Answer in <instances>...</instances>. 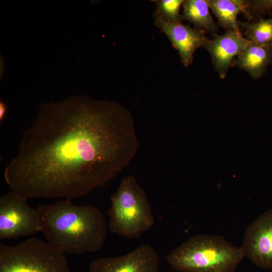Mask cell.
I'll use <instances>...</instances> for the list:
<instances>
[{
	"label": "cell",
	"mask_w": 272,
	"mask_h": 272,
	"mask_svg": "<svg viewBox=\"0 0 272 272\" xmlns=\"http://www.w3.org/2000/svg\"><path fill=\"white\" fill-rule=\"evenodd\" d=\"M138 147L127 108L73 96L41 105L4 177L12 191L27 199H72L106 184L128 165Z\"/></svg>",
	"instance_id": "cell-1"
},
{
	"label": "cell",
	"mask_w": 272,
	"mask_h": 272,
	"mask_svg": "<svg viewBox=\"0 0 272 272\" xmlns=\"http://www.w3.org/2000/svg\"><path fill=\"white\" fill-rule=\"evenodd\" d=\"M36 210L47 242L64 254L95 252L105 242L104 216L93 205L78 206L67 198L39 205Z\"/></svg>",
	"instance_id": "cell-2"
},
{
	"label": "cell",
	"mask_w": 272,
	"mask_h": 272,
	"mask_svg": "<svg viewBox=\"0 0 272 272\" xmlns=\"http://www.w3.org/2000/svg\"><path fill=\"white\" fill-rule=\"evenodd\" d=\"M244 257L241 247L223 236L200 234L173 250L167 260L180 272H234Z\"/></svg>",
	"instance_id": "cell-3"
},
{
	"label": "cell",
	"mask_w": 272,
	"mask_h": 272,
	"mask_svg": "<svg viewBox=\"0 0 272 272\" xmlns=\"http://www.w3.org/2000/svg\"><path fill=\"white\" fill-rule=\"evenodd\" d=\"M108 214L110 231L126 238H139L154 224L146 193L132 175L123 178L112 194Z\"/></svg>",
	"instance_id": "cell-4"
},
{
	"label": "cell",
	"mask_w": 272,
	"mask_h": 272,
	"mask_svg": "<svg viewBox=\"0 0 272 272\" xmlns=\"http://www.w3.org/2000/svg\"><path fill=\"white\" fill-rule=\"evenodd\" d=\"M0 272L71 271L65 254L31 238L13 246L0 243Z\"/></svg>",
	"instance_id": "cell-5"
},
{
	"label": "cell",
	"mask_w": 272,
	"mask_h": 272,
	"mask_svg": "<svg viewBox=\"0 0 272 272\" xmlns=\"http://www.w3.org/2000/svg\"><path fill=\"white\" fill-rule=\"evenodd\" d=\"M23 198L11 191L0 197V239H10L41 232L39 214Z\"/></svg>",
	"instance_id": "cell-6"
},
{
	"label": "cell",
	"mask_w": 272,
	"mask_h": 272,
	"mask_svg": "<svg viewBox=\"0 0 272 272\" xmlns=\"http://www.w3.org/2000/svg\"><path fill=\"white\" fill-rule=\"evenodd\" d=\"M241 248L245 257L254 265L272 269V209L264 212L249 224Z\"/></svg>",
	"instance_id": "cell-7"
},
{
	"label": "cell",
	"mask_w": 272,
	"mask_h": 272,
	"mask_svg": "<svg viewBox=\"0 0 272 272\" xmlns=\"http://www.w3.org/2000/svg\"><path fill=\"white\" fill-rule=\"evenodd\" d=\"M90 272H160L159 258L155 249L142 244L120 256L98 257L89 265Z\"/></svg>",
	"instance_id": "cell-8"
},
{
	"label": "cell",
	"mask_w": 272,
	"mask_h": 272,
	"mask_svg": "<svg viewBox=\"0 0 272 272\" xmlns=\"http://www.w3.org/2000/svg\"><path fill=\"white\" fill-rule=\"evenodd\" d=\"M249 41L241 31L228 30L213 37L203 46L210 53L212 62L221 79H225L234 60L245 48Z\"/></svg>",
	"instance_id": "cell-9"
},
{
	"label": "cell",
	"mask_w": 272,
	"mask_h": 272,
	"mask_svg": "<svg viewBox=\"0 0 272 272\" xmlns=\"http://www.w3.org/2000/svg\"><path fill=\"white\" fill-rule=\"evenodd\" d=\"M155 25L169 38L178 52L181 61L185 67L192 63L196 49L202 47L210 40L206 32L182 23L155 21Z\"/></svg>",
	"instance_id": "cell-10"
},
{
	"label": "cell",
	"mask_w": 272,
	"mask_h": 272,
	"mask_svg": "<svg viewBox=\"0 0 272 272\" xmlns=\"http://www.w3.org/2000/svg\"><path fill=\"white\" fill-rule=\"evenodd\" d=\"M272 64V46L249 42L244 50L233 61V66L247 72L255 80L258 79Z\"/></svg>",
	"instance_id": "cell-11"
},
{
	"label": "cell",
	"mask_w": 272,
	"mask_h": 272,
	"mask_svg": "<svg viewBox=\"0 0 272 272\" xmlns=\"http://www.w3.org/2000/svg\"><path fill=\"white\" fill-rule=\"evenodd\" d=\"M182 6L183 20L191 23L194 28L209 33L212 37L219 35V26L210 14L207 0H185Z\"/></svg>",
	"instance_id": "cell-12"
},
{
	"label": "cell",
	"mask_w": 272,
	"mask_h": 272,
	"mask_svg": "<svg viewBox=\"0 0 272 272\" xmlns=\"http://www.w3.org/2000/svg\"><path fill=\"white\" fill-rule=\"evenodd\" d=\"M209 8L218 21V25L227 31H240L237 16L246 10V0H207Z\"/></svg>",
	"instance_id": "cell-13"
},
{
	"label": "cell",
	"mask_w": 272,
	"mask_h": 272,
	"mask_svg": "<svg viewBox=\"0 0 272 272\" xmlns=\"http://www.w3.org/2000/svg\"><path fill=\"white\" fill-rule=\"evenodd\" d=\"M238 24L244 30L243 35L249 42L272 46V17L267 19L262 17L255 22L238 20Z\"/></svg>",
	"instance_id": "cell-14"
},
{
	"label": "cell",
	"mask_w": 272,
	"mask_h": 272,
	"mask_svg": "<svg viewBox=\"0 0 272 272\" xmlns=\"http://www.w3.org/2000/svg\"><path fill=\"white\" fill-rule=\"evenodd\" d=\"M183 0L154 1L156 9L154 13L155 21H162L170 23H182L183 20L180 14V8Z\"/></svg>",
	"instance_id": "cell-15"
},
{
	"label": "cell",
	"mask_w": 272,
	"mask_h": 272,
	"mask_svg": "<svg viewBox=\"0 0 272 272\" xmlns=\"http://www.w3.org/2000/svg\"><path fill=\"white\" fill-rule=\"evenodd\" d=\"M246 10L243 14L249 22H255L263 14L272 11V0H246Z\"/></svg>",
	"instance_id": "cell-16"
},
{
	"label": "cell",
	"mask_w": 272,
	"mask_h": 272,
	"mask_svg": "<svg viewBox=\"0 0 272 272\" xmlns=\"http://www.w3.org/2000/svg\"><path fill=\"white\" fill-rule=\"evenodd\" d=\"M7 111V107L6 104L2 100L0 101V120L1 121L5 117Z\"/></svg>",
	"instance_id": "cell-17"
},
{
	"label": "cell",
	"mask_w": 272,
	"mask_h": 272,
	"mask_svg": "<svg viewBox=\"0 0 272 272\" xmlns=\"http://www.w3.org/2000/svg\"><path fill=\"white\" fill-rule=\"evenodd\" d=\"M6 70V66L5 64L4 59L3 56L1 55L0 59V78L1 80L3 78V75Z\"/></svg>",
	"instance_id": "cell-18"
}]
</instances>
